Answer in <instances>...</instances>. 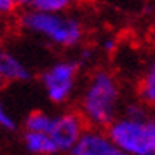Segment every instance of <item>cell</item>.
Wrapping results in <instances>:
<instances>
[{"instance_id":"cell-8","label":"cell","mask_w":155,"mask_h":155,"mask_svg":"<svg viewBox=\"0 0 155 155\" xmlns=\"http://www.w3.org/2000/svg\"><path fill=\"white\" fill-rule=\"evenodd\" d=\"M18 7L23 11H37V12H68L77 0H16Z\"/></svg>"},{"instance_id":"cell-6","label":"cell","mask_w":155,"mask_h":155,"mask_svg":"<svg viewBox=\"0 0 155 155\" xmlns=\"http://www.w3.org/2000/svg\"><path fill=\"white\" fill-rule=\"evenodd\" d=\"M70 155H124L112 143L105 129L85 127L77 143L68 152Z\"/></svg>"},{"instance_id":"cell-7","label":"cell","mask_w":155,"mask_h":155,"mask_svg":"<svg viewBox=\"0 0 155 155\" xmlns=\"http://www.w3.org/2000/svg\"><path fill=\"white\" fill-rule=\"evenodd\" d=\"M31 77V71L19 58L0 45V78L2 82H25Z\"/></svg>"},{"instance_id":"cell-17","label":"cell","mask_w":155,"mask_h":155,"mask_svg":"<svg viewBox=\"0 0 155 155\" xmlns=\"http://www.w3.org/2000/svg\"><path fill=\"white\" fill-rule=\"evenodd\" d=\"M2 85H4V82H2V78H0V89H2Z\"/></svg>"},{"instance_id":"cell-15","label":"cell","mask_w":155,"mask_h":155,"mask_svg":"<svg viewBox=\"0 0 155 155\" xmlns=\"http://www.w3.org/2000/svg\"><path fill=\"white\" fill-rule=\"evenodd\" d=\"M18 2L16 0H0V16H11L16 12Z\"/></svg>"},{"instance_id":"cell-11","label":"cell","mask_w":155,"mask_h":155,"mask_svg":"<svg viewBox=\"0 0 155 155\" xmlns=\"http://www.w3.org/2000/svg\"><path fill=\"white\" fill-rule=\"evenodd\" d=\"M51 124H52V115L42 110H35L25 119L26 133H49Z\"/></svg>"},{"instance_id":"cell-10","label":"cell","mask_w":155,"mask_h":155,"mask_svg":"<svg viewBox=\"0 0 155 155\" xmlns=\"http://www.w3.org/2000/svg\"><path fill=\"white\" fill-rule=\"evenodd\" d=\"M140 98L145 105H153L155 103V63L148 64L140 82Z\"/></svg>"},{"instance_id":"cell-1","label":"cell","mask_w":155,"mask_h":155,"mask_svg":"<svg viewBox=\"0 0 155 155\" xmlns=\"http://www.w3.org/2000/svg\"><path fill=\"white\" fill-rule=\"evenodd\" d=\"M120 110V85L112 71L96 70L91 73L80 96V117L85 126L106 129Z\"/></svg>"},{"instance_id":"cell-14","label":"cell","mask_w":155,"mask_h":155,"mask_svg":"<svg viewBox=\"0 0 155 155\" xmlns=\"http://www.w3.org/2000/svg\"><path fill=\"white\" fill-rule=\"evenodd\" d=\"M94 61V51L89 47H82L78 52V59H75V63L78 64V68H82L84 64H89Z\"/></svg>"},{"instance_id":"cell-12","label":"cell","mask_w":155,"mask_h":155,"mask_svg":"<svg viewBox=\"0 0 155 155\" xmlns=\"http://www.w3.org/2000/svg\"><path fill=\"white\" fill-rule=\"evenodd\" d=\"M124 117L127 119H147V117H152L150 112H148V106L145 103H129L124 108Z\"/></svg>"},{"instance_id":"cell-4","label":"cell","mask_w":155,"mask_h":155,"mask_svg":"<svg viewBox=\"0 0 155 155\" xmlns=\"http://www.w3.org/2000/svg\"><path fill=\"white\" fill-rule=\"evenodd\" d=\"M78 71L80 68L75 59H61L58 63H52L44 71L42 85L49 101L54 105H64L70 101L77 89Z\"/></svg>"},{"instance_id":"cell-3","label":"cell","mask_w":155,"mask_h":155,"mask_svg":"<svg viewBox=\"0 0 155 155\" xmlns=\"http://www.w3.org/2000/svg\"><path fill=\"white\" fill-rule=\"evenodd\" d=\"M105 131L124 155H155V120L152 117L127 119L117 115Z\"/></svg>"},{"instance_id":"cell-9","label":"cell","mask_w":155,"mask_h":155,"mask_svg":"<svg viewBox=\"0 0 155 155\" xmlns=\"http://www.w3.org/2000/svg\"><path fill=\"white\" fill-rule=\"evenodd\" d=\"M25 147L33 155H54L58 153L54 143L47 133H25Z\"/></svg>"},{"instance_id":"cell-16","label":"cell","mask_w":155,"mask_h":155,"mask_svg":"<svg viewBox=\"0 0 155 155\" xmlns=\"http://www.w3.org/2000/svg\"><path fill=\"white\" fill-rule=\"evenodd\" d=\"M101 47H103V51H106V52H113V51L117 49V40H115V37H112V35L105 37V38L101 40Z\"/></svg>"},{"instance_id":"cell-13","label":"cell","mask_w":155,"mask_h":155,"mask_svg":"<svg viewBox=\"0 0 155 155\" xmlns=\"http://www.w3.org/2000/svg\"><path fill=\"white\" fill-rule=\"evenodd\" d=\"M0 127H4V129H7V131H14L16 129L14 117L7 112V108L4 106L2 99H0Z\"/></svg>"},{"instance_id":"cell-2","label":"cell","mask_w":155,"mask_h":155,"mask_svg":"<svg viewBox=\"0 0 155 155\" xmlns=\"http://www.w3.org/2000/svg\"><path fill=\"white\" fill-rule=\"evenodd\" d=\"M19 26L37 37H42L58 47H77L84 38V25L77 16L61 12H37L23 11L19 14Z\"/></svg>"},{"instance_id":"cell-5","label":"cell","mask_w":155,"mask_h":155,"mask_svg":"<svg viewBox=\"0 0 155 155\" xmlns=\"http://www.w3.org/2000/svg\"><path fill=\"white\" fill-rule=\"evenodd\" d=\"M85 127L87 126L80 113L63 112L59 115H52V124L47 134L51 136L58 152H70Z\"/></svg>"}]
</instances>
